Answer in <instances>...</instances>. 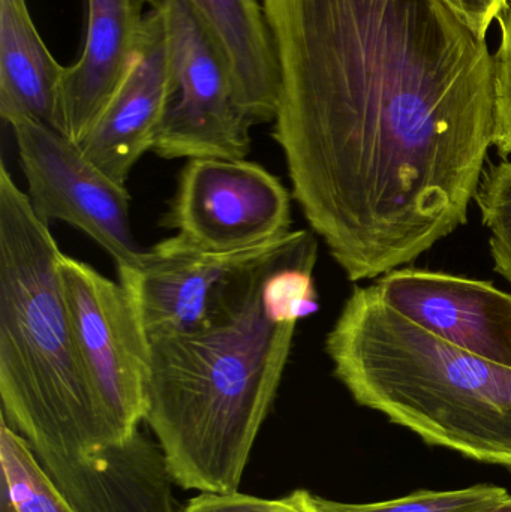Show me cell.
Segmentation results:
<instances>
[{
    "instance_id": "1",
    "label": "cell",
    "mask_w": 511,
    "mask_h": 512,
    "mask_svg": "<svg viewBox=\"0 0 511 512\" xmlns=\"http://www.w3.org/2000/svg\"><path fill=\"white\" fill-rule=\"evenodd\" d=\"M273 138L293 198L351 282L467 222L494 134V56L446 0H261Z\"/></svg>"
},
{
    "instance_id": "2",
    "label": "cell",
    "mask_w": 511,
    "mask_h": 512,
    "mask_svg": "<svg viewBox=\"0 0 511 512\" xmlns=\"http://www.w3.org/2000/svg\"><path fill=\"white\" fill-rule=\"evenodd\" d=\"M273 265L230 316L188 334L149 340L144 421L158 438L174 483L201 493H236L278 393L296 325L263 306Z\"/></svg>"
},
{
    "instance_id": "3",
    "label": "cell",
    "mask_w": 511,
    "mask_h": 512,
    "mask_svg": "<svg viewBox=\"0 0 511 512\" xmlns=\"http://www.w3.org/2000/svg\"><path fill=\"white\" fill-rule=\"evenodd\" d=\"M48 225L0 164V397L39 462L78 463L123 444L75 336Z\"/></svg>"
},
{
    "instance_id": "4",
    "label": "cell",
    "mask_w": 511,
    "mask_h": 512,
    "mask_svg": "<svg viewBox=\"0 0 511 512\" xmlns=\"http://www.w3.org/2000/svg\"><path fill=\"white\" fill-rule=\"evenodd\" d=\"M326 352L359 405L428 444L511 469V367L417 327L375 285L354 289Z\"/></svg>"
},
{
    "instance_id": "5",
    "label": "cell",
    "mask_w": 511,
    "mask_h": 512,
    "mask_svg": "<svg viewBox=\"0 0 511 512\" xmlns=\"http://www.w3.org/2000/svg\"><path fill=\"white\" fill-rule=\"evenodd\" d=\"M311 236L288 231L260 245L216 251L176 234L117 273L147 339L195 333L230 316L267 270Z\"/></svg>"
},
{
    "instance_id": "6",
    "label": "cell",
    "mask_w": 511,
    "mask_h": 512,
    "mask_svg": "<svg viewBox=\"0 0 511 512\" xmlns=\"http://www.w3.org/2000/svg\"><path fill=\"white\" fill-rule=\"evenodd\" d=\"M170 98L152 150L164 159H233L251 152V117L237 101L221 45L186 0H164Z\"/></svg>"
},
{
    "instance_id": "7",
    "label": "cell",
    "mask_w": 511,
    "mask_h": 512,
    "mask_svg": "<svg viewBox=\"0 0 511 512\" xmlns=\"http://www.w3.org/2000/svg\"><path fill=\"white\" fill-rule=\"evenodd\" d=\"M14 132L27 195L45 222H65L101 246L119 268L134 267L144 249L138 246L129 218L125 186L102 173L62 132L14 114L5 117Z\"/></svg>"
},
{
    "instance_id": "8",
    "label": "cell",
    "mask_w": 511,
    "mask_h": 512,
    "mask_svg": "<svg viewBox=\"0 0 511 512\" xmlns=\"http://www.w3.org/2000/svg\"><path fill=\"white\" fill-rule=\"evenodd\" d=\"M59 268L81 357L114 432L126 442L144 421L149 339L122 283L65 254Z\"/></svg>"
},
{
    "instance_id": "9",
    "label": "cell",
    "mask_w": 511,
    "mask_h": 512,
    "mask_svg": "<svg viewBox=\"0 0 511 512\" xmlns=\"http://www.w3.org/2000/svg\"><path fill=\"white\" fill-rule=\"evenodd\" d=\"M291 195L255 162L191 159L162 225L203 248H248L291 231Z\"/></svg>"
},
{
    "instance_id": "10",
    "label": "cell",
    "mask_w": 511,
    "mask_h": 512,
    "mask_svg": "<svg viewBox=\"0 0 511 512\" xmlns=\"http://www.w3.org/2000/svg\"><path fill=\"white\" fill-rule=\"evenodd\" d=\"M381 300L438 339L511 367V294L494 283L396 268L375 283Z\"/></svg>"
},
{
    "instance_id": "11",
    "label": "cell",
    "mask_w": 511,
    "mask_h": 512,
    "mask_svg": "<svg viewBox=\"0 0 511 512\" xmlns=\"http://www.w3.org/2000/svg\"><path fill=\"white\" fill-rule=\"evenodd\" d=\"M170 89L164 12L150 8L125 78L78 144L84 155L119 185L125 186L132 168L152 150Z\"/></svg>"
},
{
    "instance_id": "12",
    "label": "cell",
    "mask_w": 511,
    "mask_h": 512,
    "mask_svg": "<svg viewBox=\"0 0 511 512\" xmlns=\"http://www.w3.org/2000/svg\"><path fill=\"white\" fill-rule=\"evenodd\" d=\"M41 465L77 512H174L164 453L140 432L86 462Z\"/></svg>"
},
{
    "instance_id": "13",
    "label": "cell",
    "mask_w": 511,
    "mask_h": 512,
    "mask_svg": "<svg viewBox=\"0 0 511 512\" xmlns=\"http://www.w3.org/2000/svg\"><path fill=\"white\" fill-rule=\"evenodd\" d=\"M143 0H87L83 53L65 69V132L80 144L125 78L143 27Z\"/></svg>"
},
{
    "instance_id": "14",
    "label": "cell",
    "mask_w": 511,
    "mask_h": 512,
    "mask_svg": "<svg viewBox=\"0 0 511 512\" xmlns=\"http://www.w3.org/2000/svg\"><path fill=\"white\" fill-rule=\"evenodd\" d=\"M230 63L237 101L254 125L275 122L281 74L260 0H186Z\"/></svg>"
},
{
    "instance_id": "15",
    "label": "cell",
    "mask_w": 511,
    "mask_h": 512,
    "mask_svg": "<svg viewBox=\"0 0 511 512\" xmlns=\"http://www.w3.org/2000/svg\"><path fill=\"white\" fill-rule=\"evenodd\" d=\"M65 69L42 41L26 0H0V117L21 114L66 135Z\"/></svg>"
},
{
    "instance_id": "16",
    "label": "cell",
    "mask_w": 511,
    "mask_h": 512,
    "mask_svg": "<svg viewBox=\"0 0 511 512\" xmlns=\"http://www.w3.org/2000/svg\"><path fill=\"white\" fill-rule=\"evenodd\" d=\"M33 454L29 442L2 418L0 463L11 512H77Z\"/></svg>"
},
{
    "instance_id": "17",
    "label": "cell",
    "mask_w": 511,
    "mask_h": 512,
    "mask_svg": "<svg viewBox=\"0 0 511 512\" xmlns=\"http://www.w3.org/2000/svg\"><path fill=\"white\" fill-rule=\"evenodd\" d=\"M317 254V239L314 237L302 251L267 276L263 306L273 321L297 324L300 319L317 312V291L312 276Z\"/></svg>"
},
{
    "instance_id": "18",
    "label": "cell",
    "mask_w": 511,
    "mask_h": 512,
    "mask_svg": "<svg viewBox=\"0 0 511 512\" xmlns=\"http://www.w3.org/2000/svg\"><path fill=\"white\" fill-rule=\"evenodd\" d=\"M506 495L503 487L480 484L459 490H420L374 504H345L312 495V504L318 512H470Z\"/></svg>"
},
{
    "instance_id": "19",
    "label": "cell",
    "mask_w": 511,
    "mask_h": 512,
    "mask_svg": "<svg viewBox=\"0 0 511 512\" xmlns=\"http://www.w3.org/2000/svg\"><path fill=\"white\" fill-rule=\"evenodd\" d=\"M483 224L491 231L495 271L511 283V161L489 165L476 194Z\"/></svg>"
},
{
    "instance_id": "20",
    "label": "cell",
    "mask_w": 511,
    "mask_h": 512,
    "mask_svg": "<svg viewBox=\"0 0 511 512\" xmlns=\"http://www.w3.org/2000/svg\"><path fill=\"white\" fill-rule=\"evenodd\" d=\"M501 44L494 56V134L492 146L504 159L511 156V5L497 17Z\"/></svg>"
},
{
    "instance_id": "21",
    "label": "cell",
    "mask_w": 511,
    "mask_h": 512,
    "mask_svg": "<svg viewBox=\"0 0 511 512\" xmlns=\"http://www.w3.org/2000/svg\"><path fill=\"white\" fill-rule=\"evenodd\" d=\"M185 512H318L312 495L296 490L287 498L260 499L236 493H201L192 499Z\"/></svg>"
},
{
    "instance_id": "22",
    "label": "cell",
    "mask_w": 511,
    "mask_h": 512,
    "mask_svg": "<svg viewBox=\"0 0 511 512\" xmlns=\"http://www.w3.org/2000/svg\"><path fill=\"white\" fill-rule=\"evenodd\" d=\"M446 2L483 39H486V33L492 21L509 5V0H446Z\"/></svg>"
},
{
    "instance_id": "23",
    "label": "cell",
    "mask_w": 511,
    "mask_h": 512,
    "mask_svg": "<svg viewBox=\"0 0 511 512\" xmlns=\"http://www.w3.org/2000/svg\"><path fill=\"white\" fill-rule=\"evenodd\" d=\"M470 512H511V496L507 493L503 498L497 499V501L491 502V504L483 505V507Z\"/></svg>"
},
{
    "instance_id": "24",
    "label": "cell",
    "mask_w": 511,
    "mask_h": 512,
    "mask_svg": "<svg viewBox=\"0 0 511 512\" xmlns=\"http://www.w3.org/2000/svg\"><path fill=\"white\" fill-rule=\"evenodd\" d=\"M143 2L149 5L150 8H159L164 3V0H143Z\"/></svg>"
}]
</instances>
